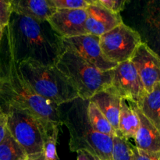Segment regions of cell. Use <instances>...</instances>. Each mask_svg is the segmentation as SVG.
<instances>
[{
    "label": "cell",
    "mask_w": 160,
    "mask_h": 160,
    "mask_svg": "<svg viewBox=\"0 0 160 160\" xmlns=\"http://www.w3.org/2000/svg\"><path fill=\"white\" fill-rule=\"evenodd\" d=\"M112 160H134V145L120 135L112 138Z\"/></svg>",
    "instance_id": "7402d4cb"
},
{
    "label": "cell",
    "mask_w": 160,
    "mask_h": 160,
    "mask_svg": "<svg viewBox=\"0 0 160 160\" xmlns=\"http://www.w3.org/2000/svg\"><path fill=\"white\" fill-rule=\"evenodd\" d=\"M55 67L82 100H90L95 94L112 84V70L102 71L67 48H63Z\"/></svg>",
    "instance_id": "277c9868"
},
{
    "label": "cell",
    "mask_w": 160,
    "mask_h": 160,
    "mask_svg": "<svg viewBox=\"0 0 160 160\" xmlns=\"http://www.w3.org/2000/svg\"><path fill=\"white\" fill-rule=\"evenodd\" d=\"M85 1L87 2L88 4H93V3H95V0H85Z\"/></svg>",
    "instance_id": "1f68e13d"
},
{
    "label": "cell",
    "mask_w": 160,
    "mask_h": 160,
    "mask_svg": "<svg viewBox=\"0 0 160 160\" xmlns=\"http://www.w3.org/2000/svg\"><path fill=\"white\" fill-rule=\"evenodd\" d=\"M137 106L160 132V83H156L152 90L145 94Z\"/></svg>",
    "instance_id": "e0dca14e"
},
{
    "label": "cell",
    "mask_w": 160,
    "mask_h": 160,
    "mask_svg": "<svg viewBox=\"0 0 160 160\" xmlns=\"http://www.w3.org/2000/svg\"><path fill=\"white\" fill-rule=\"evenodd\" d=\"M27 156L24 150L7 130L4 139L0 143V160H20Z\"/></svg>",
    "instance_id": "44dd1931"
},
{
    "label": "cell",
    "mask_w": 160,
    "mask_h": 160,
    "mask_svg": "<svg viewBox=\"0 0 160 160\" xmlns=\"http://www.w3.org/2000/svg\"><path fill=\"white\" fill-rule=\"evenodd\" d=\"M139 118V128L134 137V146L148 152L160 153V132L134 104Z\"/></svg>",
    "instance_id": "4fadbf2b"
},
{
    "label": "cell",
    "mask_w": 160,
    "mask_h": 160,
    "mask_svg": "<svg viewBox=\"0 0 160 160\" xmlns=\"http://www.w3.org/2000/svg\"><path fill=\"white\" fill-rule=\"evenodd\" d=\"M112 79L110 87L121 98L138 103L147 93L135 67L131 60L125 61L112 70Z\"/></svg>",
    "instance_id": "9c48e42d"
},
{
    "label": "cell",
    "mask_w": 160,
    "mask_h": 160,
    "mask_svg": "<svg viewBox=\"0 0 160 160\" xmlns=\"http://www.w3.org/2000/svg\"><path fill=\"white\" fill-rule=\"evenodd\" d=\"M144 22L160 49V1L149 0L143 12Z\"/></svg>",
    "instance_id": "d6986e66"
},
{
    "label": "cell",
    "mask_w": 160,
    "mask_h": 160,
    "mask_svg": "<svg viewBox=\"0 0 160 160\" xmlns=\"http://www.w3.org/2000/svg\"><path fill=\"white\" fill-rule=\"evenodd\" d=\"M147 93L152 90L156 83H160V56L145 42L139 45L131 57Z\"/></svg>",
    "instance_id": "30bf717a"
},
{
    "label": "cell",
    "mask_w": 160,
    "mask_h": 160,
    "mask_svg": "<svg viewBox=\"0 0 160 160\" xmlns=\"http://www.w3.org/2000/svg\"><path fill=\"white\" fill-rule=\"evenodd\" d=\"M86 9H60L47 20L53 31L62 38L87 34L85 22Z\"/></svg>",
    "instance_id": "8fae6325"
},
{
    "label": "cell",
    "mask_w": 160,
    "mask_h": 160,
    "mask_svg": "<svg viewBox=\"0 0 160 160\" xmlns=\"http://www.w3.org/2000/svg\"><path fill=\"white\" fill-rule=\"evenodd\" d=\"M18 66L26 82L42 98L58 106L79 98L75 89L55 66L34 60L18 62Z\"/></svg>",
    "instance_id": "5b68a950"
},
{
    "label": "cell",
    "mask_w": 160,
    "mask_h": 160,
    "mask_svg": "<svg viewBox=\"0 0 160 160\" xmlns=\"http://www.w3.org/2000/svg\"><path fill=\"white\" fill-rule=\"evenodd\" d=\"M5 29V28H4ZM4 29H3L2 28L1 26H0V39H1L2 36V34H3V31H4Z\"/></svg>",
    "instance_id": "4dcf8cb0"
},
{
    "label": "cell",
    "mask_w": 160,
    "mask_h": 160,
    "mask_svg": "<svg viewBox=\"0 0 160 160\" xmlns=\"http://www.w3.org/2000/svg\"><path fill=\"white\" fill-rule=\"evenodd\" d=\"M7 130L29 157L42 153L43 124L42 120L30 111L21 109L6 110Z\"/></svg>",
    "instance_id": "8992f818"
},
{
    "label": "cell",
    "mask_w": 160,
    "mask_h": 160,
    "mask_svg": "<svg viewBox=\"0 0 160 160\" xmlns=\"http://www.w3.org/2000/svg\"><path fill=\"white\" fill-rule=\"evenodd\" d=\"M17 62L34 60L55 66L63 50L62 38L47 20H40L12 12L8 26Z\"/></svg>",
    "instance_id": "7a4b0ae2"
},
{
    "label": "cell",
    "mask_w": 160,
    "mask_h": 160,
    "mask_svg": "<svg viewBox=\"0 0 160 160\" xmlns=\"http://www.w3.org/2000/svg\"><path fill=\"white\" fill-rule=\"evenodd\" d=\"M56 9H86L88 3L85 0H51Z\"/></svg>",
    "instance_id": "603a6c76"
},
{
    "label": "cell",
    "mask_w": 160,
    "mask_h": 160,
    "mask_svg": "<svg viewBox=\"0 0 160 160\" xmlns=\"http://www.w3.org/2000/svg\"><path fill=\"white\" fill-rule=\"evenodd\" d=\"M7 118H6V114L0 110V143L2 142L7 132Z\"/></svg>",
    "instance_id": "484cf974"
},
{
    "label": "cell",
    "mask_w": 160,
    "mask_h": 160,
    "mask_svg": "<svg viewBox=\"0 0 160 160\" xmlns=\"http://www.w3.org/2000/svg\"><path fill=\"white\" fill-rule=\"evenodd\" d=\"M95 2L98 3V4L110 9V10L113 11V12H116L115 4H114L113 0H95Z\"/></svg>",
    "instance_id": "83f0119b"
},
{
    "label": "cell",
    "mask_w": 160,
    "mask_h": 160,
    "mask_svg": "<svg viewBox=\"0 0 160 160\" xmlns=\"http://www.w3.org/2000/svg\"><path fill=\"white\" fill-rule=\"evenodd\" d=\"M63 117V124L70 133V151L85 149L99 160H112V137L95 131L88 121L87 105L88 100H74Z\"/></svg>",
    "instance_id": "3957f363"
},
{
    "label": "cell",
    "mask_w": 160,
    "mask_h": 160,
    "mask_svg": "<svg viewBox=\"0 0 160 160\" xmlns=\"http://www.w3.org/2000/svg\"><path fill=\"white\" fill-rule=\"evenodd\" d=\"M59 106L38 95L23 78L13 51L11 36L5 28L0 39V110L21 109L42 120L62 126Z\"/></svg>",
    "instance_id": "6da1fadb"
},
{
    "label": "cell",
    "mask_w": 160,
    "mask_h": 160,
    "mask_svg": "<svg viewBox=\"0 0 160 160\" xmlns=\"http://www.w3.org/2000/svg\"><path fill=\"white\" fill-rule=\"evenodd\" d=\"M134 160H160V153L148 152L134 145Z\"/></svg>",
    "instance_id": "d4e9b609"
},
{
    "label": "cell",
    "mask_w": 160,
    "mask_h": 160,
    "mask_svg": "<svg viewBox=\"0 0 160 160\" xmlns=\"http://www.w3.org/2000/svg\"><path fill=\"white\" fill-rule=\"evenodd\" d=\"M113 1L115 4V11L117 12H120L122 10H123L130 0H113Z\"/></svg>",
    "instance_id": "f1b7e54d"
},
{
    "label": "cell",
    "mask_w": 160,
    "mask_h": 160,
    "mask_svg": "<svg viewBox=\"0 0 160 160\" xmlns=\"http://www.w3.org/2000/svg\"><path fill=\"white\" fill-rule=\"evenodd\" d=\"M134 104L130 100L121 98L117 135L128 140L134 138L139 128V118Z\"/></svg>",
    "instance_id": "2e32d148"
},
{
    "label": "cell",
    "mask_w": 160,
    "mask_h": 160,
    "mask_svg": "<svg viewBox=\"0 0 160 160\" xmlns=\"http://www.w3.org/2000/svg\"><path fill=\"white\" fill-rule=\"evenodd\" d=\"M12 12L9 0H0V26L3 29L9 24Z\"/></svg>",
    "instance_id": "cb8c5ba5"
},
{
    "label": "cell",
    "mask_w": 160,
    "mask_h": 160,
    "mask_svg": "<svg viewBox=\"0 0 160 160\" xmlns=\"http://www.w3.org/2000/svg\"><path fill=\"white\" fill-rule=\"evenodd\" d=\"M20 160H32V159H31V158L29 157V156H27V157L23 158V159H21Z\"/></svg>",
    "instance_id": "d6a6232c"
},
{
    "label": "cell",
    "mask_w": 160,
    "mask_h": 160,
    "mask_svg": "<svg viewBox=\"0 0 160 160\" xmlns=\"http://www.w3.org/2000/svg\"><path fill=\"white\" fill-rule=\"evenodd\" d=\"M142 42L140 34L124 23L99 37L103 55L108 60L116 64L131 60Z\"/></svg>",
    "instance_id": "52a82bcc"
},
{
    "label": "cell",
    "mask_w": 160,
    "mask_h": 160,
    "mask_svg": "<svg viewBox=\"0 0 160 160\" xmlns=\"http://www.w3.org/2000/svg\"><path fill=\"white\" fill-rule=\"evenodd\" d=\"M85 22L86 33L100 37L123 23L120 12H116L98 3L89 4Z\"/></svg>",
    "instance_id": "7c38bea8"
},
{
    "label": "cell",
    "mask_w": 160,
    "mask_h": 160,
    "mask_svg": "<svg viewBox=\"0 0 160 160\" xmlns=\"http://www.w3.org/2000/svg\"><path fill=\"white\" fill-rule=\"evenodd\" d=\"M60 126L50 121L44 122L42 155L45 160H60L56 150Z\"/></svg>",
    "instance_id": "ac0fdd59"
},
{
    "label": "cell",
    "mask_w": 160,
    "mask_h": 160,
    "mask_svg": "<svg viewBox=\"0 0 160 160\" xmlns=\"http://www.w3.org/2000/svg\"><path fill=\"white\" fill-rule=\"evenodd\" d=\"M76 152L78 154L77 160H99L95 155L85 149H80Z\"/></svg>",
    "instance_id": "4316f807"
},
{
    "label": "cell",
    "mask_w": 160,
    "mask_h": 160,
    "mask_svg": "<svg viewBox=\"0 0 160 160\" xmlns=\"http://www.w3.org/2000/svg\"><path fill=\"white\" fill-rule=\"evenodd\" d=\"M12 11L40 20H47L56 7L51 0H9Z\"/></svg>",
    "instance_id": "9a60e30c"
},
{
    "label": "cell",
    "mask_w": 160,
    "mask_h": 160,
    "mask_svg": "<svg viewBox=\"0 0 160 160\" xmlns=\"http://www.w3.org/2000/svg\"><path fill=\"white\" fill-rule=\"evenodd\" d=\"M87 116L91 126L95 131L112 138L117 135V131L112 128L102 112L92 102L89 100L87 105Z\"/></svg>",
    "instance_id": "ffe728a7"
},
{
    "label": "cell",
    "mask_w": 160,
    "mask_h": 160,
    "mask_svg": "<svg viewBox=\"0 0 160 160\" xmlns=\"http://www.w3.org/2000/svg\"><path fill=\"white\" fill-rule=\"evenodd\" d=\"M121 97L111 87L95 94L89 101L99 109L115 131H118Z\"/></svg>",
    "instance_id": "5bb4252c"
},
{
    "label": "cell",
    "mask_w": 160,
    "mask_h": 160,
    "mask_svg": "<svg viewBox=\"0 0 160 160\" xmlns=\"http://www.w3.org/2000/svg\"><path fill=\"white\" fill-rule=\"evenodd\" d=\"M63 48L70 50L102 71H109L117 64L108 60L102 52L99 37L84 34L76 37L62 38Z\"/></svg>",
    "instance_id": "ba28073f"
},
{
    "label": "cell",
    "mask_w": 160,
    "mask_h": 160,
    "mask_svg": "<svg viewBox=\"0 0 160 160\" xmlns=\"http://www.w3.org/2000/svg\"><path fill=\"white\" fill-rule=\"evenodd\" d=\"M31 158L32 160H45V158H44L43 155H42V153H41V154L39 155H37V156H32V157Z\"/></svg>",
    "instance_id": "f546056e"
}]
</instances>
